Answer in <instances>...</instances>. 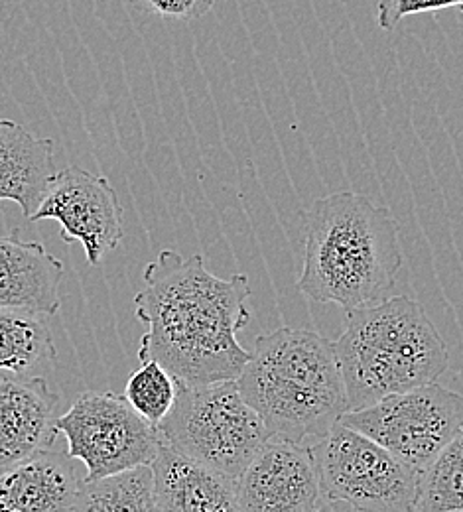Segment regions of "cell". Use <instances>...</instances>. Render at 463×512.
Here are the masks:
<instances>
[{"label": "cell", "instance_id": "ac0fdd59", "mask_svg": "<svg viewBox=\"0 0 463 512\" xmlns=\"http://www.w3.org/2000/svg\"><path fill=\"white\" fill-rule=\"evenodd\" d=\"M414 511H463V428L420 475Z\"/></svg>", "mask_w": 463, "mask_h": 512}, {"label": "cell", "instance_id": "3957f363", "mask_svg": "<svg viewBox=\"0 0 463 512\" xmlns=\"http://www.w3.org/2000/svg\"><path fill=\"white\" fill-rule=\"evenodd\" d=\"M243 398L270 438L314 444L347 412V394L330 339L302 327L257 337L237 377Z\"/></svg>", "mask_w": 463, "mask_h": 512}, {"label": "cell", "instance_id": "9a60e30c", "mask_svg": "<svg viewBox=\"0 0 463 512\" xmlns=\"http://www.w3.org/2000/svg\"><path fill=\"white\" fill-rule=\"evenodd\" d=\"M54 140L0 119V201L16 203L30 219L56 176Z\"/></svg>", "mask_w": 463, "mask_h": 512}, {"label": "cell", "instance_id": "e0dca14e", "mask_svg": "<svg viewBox=\"0 0 463 512\" xmlns=\"http://www.w3.org/2000/svg\"><path fill=\"white\" fill-rule=\"evenodd\" d=\"M73 511H156L152 467L138 465L95 481H83Z\"/></svg>", "mask_w": 463, "mask_h": 512}, {"label": "cell", "instance_id": "52a82bcc", "mask_svg": "<svg viewBox=\"0 0 463 512\" xmlns=\"http://www.w3.org/2000/svg\"><path fill=\"white\" fill-rule=\"evenodd\" d=\"M339 422L375 440L422 475L462 430L463 396L442 384H424L347 410Z\"/></svg>", "mask_w": 463, "mask_h": 512}, {"label": "cell", "instance_id": "7a4b0ae2", "mask_svg": "<svg viewBox=\"0 0 463 512\" xmlns=\"http://www.w3.org/2000/svg\"><path fill=\"white\" fill-rule=\"evenodd\" d=\"M304 266L298 290L345 312L393 296L402 268L400 225L367 195L330 193L304 215Z\"/></svg>", "mask_w": 463, "mask_h": 512}, {"label": "cell", "instance_id": "30bf717a", "mask_svg": "<svg viewBox=\"0 0 463 512\" xmlns=\"http://www.w3.org/2000/svg\"><path fill=\"white\" fill-rule=\"evenodd\" d=\"M237 511H322L310 446L270 438L237 481Z\"/></svg>", "mask_w": 463, "mask_h": 512}, {"label": "cell", "instance_id": "7c38bea8", "mask_svg": "<svg viewBox=\"0 0 463 512\" xmlns=\"http://www.w3.org/2000/svg\"><path fill=\"white\" fill-rule=\"evenodd\" d=\"M64 274V262L40 241H24L20 229L0 235V308L56 316Z\"/></svg>", "mask_w": 463, "mask_h": 512}, {"label": "cell", "instance_id": "8fae6325", "mask_svg": "<svg viewBox=\"0 0 463 512\" xmlns=\"http://www.w3.org/2000/svg\"><path fill=\"white\" fill-rule=\"evenodd\" d=\"M58 404L60 394L44 377L0 373V469L52 449Z\"/></svg>", "mask_w": 463, "mask_h": 512}, {"label": "cell", "instance_id": "5bb4252c", "mask_svg": "<svg viewBox=\"0 0 463 512\" xmlns=\"http://www.w3.org/2000/svg\"><path fill=\"white\" fill-rule=\"evenodd\" d=\"M81 483L67 451L42 449L0 469V512L73 511Z\"/></svg>", "mask_w": 463, "mask_h": 512}, {"label": "cell", "instance_id": "4fadbf2b", "mask_svg": "<svg viewBox=\"0 0 463 512\" xmlns=\"http://www.w3.org/2000/svg\"><path fill=\"white\" fill-rule=\"evenodd\" d=\"M156 511H237V483L172 448L160 438L154 459Z\"/></svg>", "mask_w": 463, "mask_h": 512}, {"label": "cell", "instance_id": "9c48e42d", "mask_svg": "<svg viewBox=\"0 0 463 512\" xmlns=\"http://www.w3.org/2000/svg\"><path fill=\"white\" fill-rule=\"evenodd\" d=\"M54 219L64 243H79L89 266L101 264L125 237V211L119 195L105 176L67 166L58 170L32 223Z\"/></svg>", "mask_w": 463, "mask_h": 512}, {"label": "cell", "instance_id": "ffe728a7", "mask_svg": "<svg viewBox=\"0 0 463 512\" xmlns=\"http://www.w3.org/2000/svg\"><path fill=\"white\" fill-rule=\"evenodd\" d=\"M217 0H125L129 10L144 18L190 22L205 16Z\"/></svg>", "mask_w": 463, "mask_h": 512}, {"label": "cell", "instance_id": "5b68a950", "mask_svg": "<svg viewBox=\"0 0 463 512\" xmlns=\"http://www.w3.org/2000/svg\"><path fill=\"white\" fill-rule=\"evenodd\" d=\"M156 428L172 448L235 483L270 440L237 381L178 383L174 406Z\"/></svg>", "mask_w": 463, "mask_h": 512}, {"label": "cell", "instance_id": "2e32d148", "mask_svg": "<svg viewBox=\"0 0 463 512\" xmlns=\"http://www.w3.org/2000/svg\"><path fill=\"white\" fill-rule=\"evenodd\" d=\"M48 320L26 310L0 308V373L40 375L56 363Z\"/></svg>", "mask_w": 463, "mask_h": 512}, {"label": "cell", "instance_id": "ba28073f", "mask_svg": "<svg viewBox=\"0 0 463 512\" xmlns=\"http://www.w3.org/2000/svg\"><path fill=\"white\" fill-rule=\"evenodd\" d=\"M56 428L66 438L67 455L85 465V483L150 465L160 442L158 428L113 390L77 394L66 414L56 418Z\"/></svg>", "mask_w": 463, "mask_h": 512}, {"label": "cell", "instance_id": "44dd1931", "mask_svg": "<svg viewBox=\"0 0 463 512\" xmlns=\"http://www.w3.org/2000/svg\"><path fill=\"white\" fill-rule=\"evenodd\" d=\"M456 8L463 12V0H381L377 8V22L383 30H395L406 16L426 14Z\"/></svg>", "mask_w": 463, "mask_h": 512}, {"label": "cell", "instance_id": "8992f818", "mask_svg": "<svg viewBox=\"0 0 463 512\" xmlns=\"http://www.w3.org/2000/svg\"><path fill=\"white\" fill-rule=\"evenodd\" d=\"M310 451L322 511H414L420 475L375 440L337 422Z\"/></svg>", "mask_w": 463, "mask_h": 512}, {"label": "cell", "instance_id": "d6986e66", "mask_svg": "<svg viewBox=\"0 0 463 512\" xmlns=\"http://www.w3.org/2000/svg\"><path fill=\"white\" fill-rule=\"evenodd\" d=\"M178 381L158 361H140V367L129 377L125 396L134 410L152 426H158L174 406Z\"/></svg>", "mask_w": 463, "mask_h": 512}, {"label": "cell", "instance_id": "277c9868", "mask_svg": "<svg viewBox=\"0 0 463 512\" xmlns=\"http://www.w3.org/2000/svg\"><path fill=\"white\" fill-rule=\"evenodd\" d=\"M331 345L345 384L347 410L438 383L450 367L446 341L422 304L408 296H391L347 312L345 329Z\"/></svg>", "mask_w": 463, "mask_h": 512}, {"label": "cell", "instance_id": "6da1fadb", "mask_svg": "<svg viewBox=\"0 0 463 512\" xmlns=\"http://www.w3.org/2000/svg\"><path fill=\"white\" fill-rule=\"evenodd\" d=\"M134 316L146 325L138 361H158L178 383L237 381L251 351L239 333L251 323V280L207 270L201 255L164 249L144 268Z\"/></svg>", "mask_w": 463, "mask_h": 512}]
</instances>
